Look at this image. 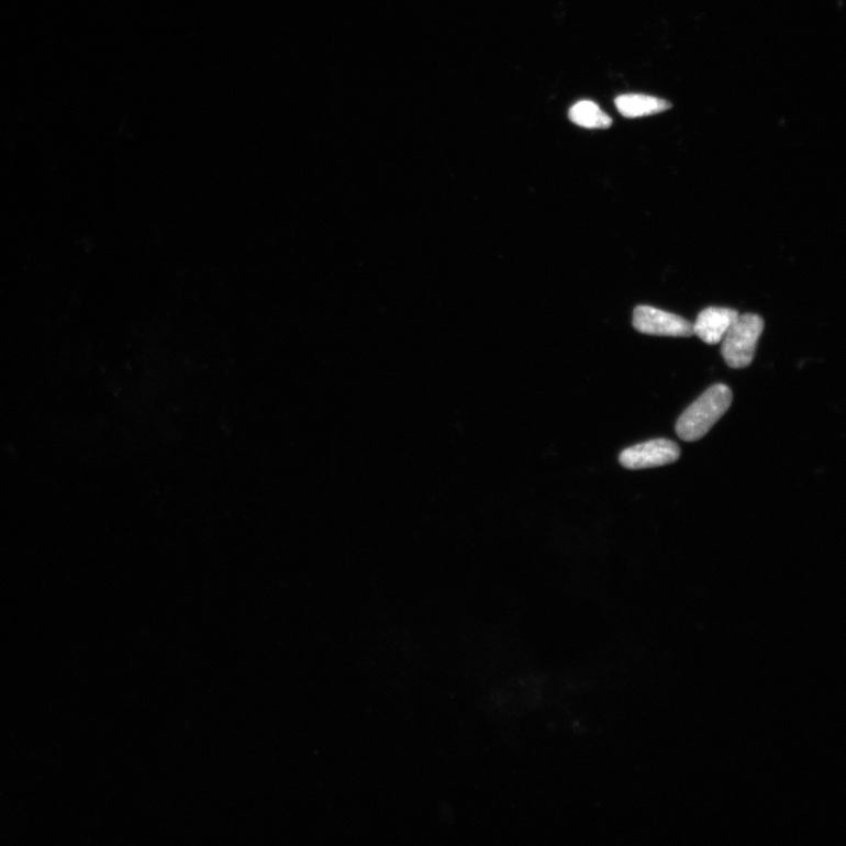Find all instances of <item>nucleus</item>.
Wrapping results in <instances>:
<instances>
[{
	"instance_id": "1",
	"label": "nucleus",
	"mask_w": 846,
	"mask_h": 846,
	"mask_svg": "<svg viewBox=\"0 0 846 846\" xmlns=\"http://www.w3.org/2000/svg\"><path fill=\"white\" fill-rule=\"evenodd\" d=\"M732 402L730 387L722 383L710 387L677 421V435L687 443L698 442L731 409Z\"/></svg>"
},
{
	"instance_id": "2",
	"label": "nucleus",
	"mask_w": 846,
	"mask_h": 846,
	"mask_svg": "<svg viewBox=\"0 0 846 846\" xmlns=\"http://www.w3.org/2000/svg\"><path fill=\"white\" fill-rule=\"evenodd\" d=\"M765 330V320L757 314H739L722 338V357L736 369L750 366L758 338Z\"/></svg>"
},
{
	"instance_id": "3",
	"label": "nucleus",
	"mask_w": 846,
	"mask_h": 846,
	"mask_svg": "<svg viewBox=\"0 0 846 846\" xmlns=\"http://www.w3.org/2000/svg\"><path fill=\"white\" fill-rule=\"evenodd\" d=\"M681 449L667 438H655L627 449L620 455V464L627 469L667 466L680 459Z\"/></svg>"
},
{
	"instance_id": "4",
	"label": "nucleus",
	"mask_w": 846,
	"mask_h": 846,
	"mask_svg": "<svg viewBox=\"0 0 846 846\" xmlns=\"http://www.w3.org/2000/svg\"><path fill=\"white\" fill-rule=\"evenodd\" d=\"M634 329L648 335L690 337L693 326L687 319L652 307H637L633 315Z\"/></svg>"
},
{
	"instance_id": "5",
	"label": "nucleus",
	"mask_w": 846,
	"mask_h": 846,
	"mask_svg": "<svg viewBox=\"0 0 846 846\" xmlns=\"http://www.w3.org/2000/svg\"><path fill=\"white\" fill-rule=\"evenodd\" d=\"M739 313L724 308H709L703 310L693 324V335H698L708 345H716L735 323Z\"/></svg>"
},
{
	"instance_id": "6",
	"label": "nucleus",
	"mask_w": 846,
	"mask_h": 846,
	"mask_svg": "<svg viewBox=\"0 0 846 846\" xmlns=\"http://www.w3.org/2000/svg\"><path fill=\"white\" fill-rule=\"evenodd\" d=\"M615 105L619 112L625 116L642 118L663 113L672 108L670 101L646 94H622L615 99Z\"/></svg>"
},
{
	"instance_id": "7",
	"label": "nucleus",
	"mask_w": 846,
	"mask_h": 846,
	"mask_svg": "<svg viewBox=\"0 0 846 846\" xmlns=\"http://www.w3.org/2000/svg\"><path fill=\"white\" fill-rule=\"evenodd\" d=\"M569 120L585 129L604 130L613 125L612 118L590 100H582L575 104L569 111Z\"/></svg>"
}]
</instances>
